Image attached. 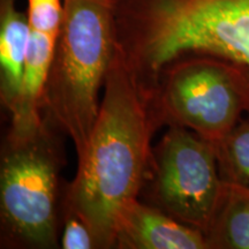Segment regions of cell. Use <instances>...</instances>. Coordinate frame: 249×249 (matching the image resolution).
<instances>
[{
    "label": "cell",
    "mask_w": 249,
    "mask_h": 249,
    "mask_svg": "<svg viewBox=\"0 0 249 249\" xmlns=\"http://www.w3.org/2000/svg\"><path fill=\"white\" fill-rule=\"evenodd\" d=\"M154 99L155 93L143 88L118 49L67 195L68 210L88 225L96 247H114L121 214L138 200L158 117Z\"/></svg>",
    "instance_id": "1"
},
{
    "label": "cell",
    "mask_w": 249,
    "mask_h": 249,
    "mask_svg": "<svg viewBox=\"0 0 249 249\" xmlns=\"http://www.w3.org/2000/svg\"><path fill=\"white\" fill-rule=\"evenodd\" d=\"M114 2L119 48L145 89L179 58L208 55L231 65L249 91V0Z\"/></svg>",
    "instance_id": "2"
},
{
    "label": "cell",
    "mask_w": 249,
    "mask_h": 249,
    "mask_svg": "<svg viewBox=\"0 0 249 249\" xmlns=\"http://www.w3.org/2000/svg\"><path fill=\"white\" fill-rule=\"evenodd\" d=\"M62 1V22L40 110L46 123L70 136L79 157L97 119L99 91L119 49L116 2Z\"/></svg>",
    "instance_id": "3"
},
{
    "label": "cell",
    "mask_w": 249,
    "mask_h": 249,
    "mask_svg": "<svg viewBox=\"0 0 249 249\" xmlns=\"http://www.w3.org/2000/svg\"><path fill=\"white\" fill-rule=\"evenodd\" d=\"M44 120L26 133H12L0 169V208L6 229L23 244L57 245L60 156Z\"/></svg>",
    "instance_id": "4"
},
{
    "label": "cell",
    "mask_w": 249,
    "mask_h": 249,
    "mask_svg": "<svg viewBox=\"0 0 249 249\" xmlns=\"http://www.w3.org/2000/svg\"><path fill=\"white\" fill-rule=\"evenodd\" d=\"M171 65L155 95L160 118L217 143L249 112L247 85L231 65L208 55H186Z\"/></svg>",
    "instance_id": "5"
},
{
    "label": "cell",
    "mask_w": 249,
    "mask_h": 249,
    "mask_svg": "<svg viewBox=\"0 0 249 249\" xmlns=\"http://www.w3.org/2000/svg\"><path fill=\"white\" fill-rule=\"evenodd\" d=\"M223 191L213 143L174 124L156 149L154 194L158 204L179 222L205 233Z\"/></svg>",
    "instance_id": "6"
},
{
    "label": "cell",
    "mask_w": 249,
    "mask_h": 249,
    "mask_svg": "<svg viewBox=\"0 0 249 249\" xmlns=\"http://www.w3.org/2000/svg\"><path fill=\"white\" fill-rule=\"evenodd\" d=\"M114 247L134 249H205L204 233L136 200L121 214Z\"/></svg>",
    "instance_id": "7"
},
{
    "label": "cell",
    "mask_w": 249,
    "mask_h": 249,
    "mask_svg": "<svg viewBox=\"0 0 249 249\" xmlns=\"http://www.w3.org/2000/svg\"><path fill=\"white\" fill-rule=\"evenodd\" d=\"M30 26L27 12L18 11L15 0H0V68L1 96L12 114L22 95L24 61Z\"/></svg>",
    "instance_id": "8"
},
{
    "label": "cell",
    "mask_w": 249,
    "mask_h": 249,
    "mask_svg": "<svg viewBox=\"0 0 249 249\" xmlns=\"http://www.w3.org/2000/svg\"><path fill=\"white\" fill-rule=\"evenodd\" d=\"M208 248L249 249V191L224 182L222 198L204 233Z\"/></svg>",
    "instance_id": "9"
},
{
    "label": "cell",
    "mask_w": 249,
    "mask_h": 249,
    "mask_svg": "<svg viewBox=\"0 0 249 249\" xmlns=\"http://www.w3.org/2000/svg\"><path fill=\"white\" fill-rule=\"evenodd\" d=\"M213 144L223 181L249 191V119L239 121L225 138Z\"/></svg>",
    "instance_id": "10"
},
{
    "label": "cell",
    "mask_w": 249,
    "mask_h": 249,
    "mask_svg": "<svg viewBox=\"0 0 249 249\" xmlns=\"http://www.w3.org/2000/svg\"><path fill=\"white\" fill-rule=\"evenodd\" d=\"M27 14L30 29L58 36L64 15V1L28 0Z\"/></svg>",
    "instance_id": "11"
},
{
    "label": "cell",
    "mask_w": 249,
    "mask_h": 249,
    "mask_svg": "<svg viewBox=\"0 0 249 249\" xmlns=\"http://www.w3.org/2000/svg\"><path fill=\"white\" fill-rule=\"evenodd\" d=\"M71 214L62 232L61 247L64 249H90L96 247L95 238L88 225L75 214Z\"/></svg>",
    "instance_id": "12"
}]
</instances>
